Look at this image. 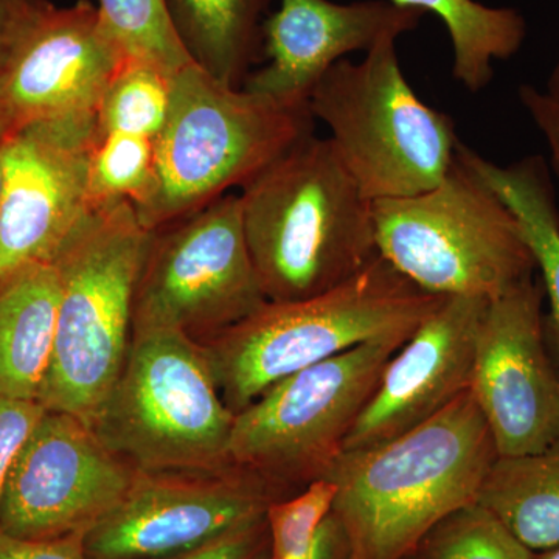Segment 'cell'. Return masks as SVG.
I'll list each match as a JSON object with an SVG mask.
<instances>
[{
	"instance_id": "21",
	"label": "cell",
	"mask_w": 559,
	"mask_h": 559,
	"mask_svg": "<svg viewBox=\"0 0 559 559\" xmlns=\"http://www.w3.org/2000/svg\"><path fill=\"white\" fill-rule=\"evenodd\" d=\"M477 503L539 554L559 547V444L536 454L498 457Z\"/></svg>"
},
{
	"instance_id": "11",
	"label": "cell",
	"mask_w": 559,
	"mask_h": 559,
	"mask_svg": "<svg viewBox=\"0 0 559 559\" xmlns=\"http://www.w3.org/2000/svg\"><path fill=\"white\" fill-rule=\"evenodd\" d=\"M97 116L38 121L2 140L0 285L53 263L90 216V162Z\"/></svg>"
},
{
	"instance_id": "2",
	"label": "cell",
	"mask_w": 559,
	"mask_h": 559,
	"mask_svg": "<svg viewBox=\"0 0 559 559\" xmlns=\"http://www.w3.org/2000/svg\"><path fill=\"white\" fill-rule=\"evenodd\" d=\"M241 190L246 242L270 301L337 288L380 255L373 201L330 139L305 135Z\"/></svg>"
},
{
	"instance_id": "5",
	"label": "cell",
	"mask_w": 559,
	"mask_h": 559,
	"mask_svg": "<svg viewBox=\"0 0 559 559\" xmlns=\"http://www.w3.org/2000/svg\"><path fill=\"white\" fill-rule=\"evenodd\" d=\"M128 200L90 213L53 261L60 280L57 337L39 403L91 426L116 384L132 337L135 288L148 250Z\"/></svg>"
},
{
	"instance_id": "24",
	"label": "cell",
	"mask_w": 559,
	"mask_h": 559,
	"mask_svg": "<svg viewBox=\"0 0 559 559\" xmlns=\"http://www.w3.org/2000/svg\"><path fill=\"white\" fill-rule=\"evenodd\" d=\"M97 9L128 58L173 76L194 64L176 35L165 0H97Z\"/></svg>"
},
{
	"instance_id": "29",
	"label": "cell",
	"mask_w": 559,
	"mask_h": 559,
	"mask_svg": "<svg viewBox=\"0 0 559 559\" xmlns=\"http://www.w3.org/2000/svg\"><path fill=\"white\" fill-rule=\"evenodd\" d=\"M267 546L266 518H261L194 549L159 559H259Z\"/></svg>"
},
{
	"instance_id": "7",
	"label": "cell",
	"mask_w": 559,
	"mask_h": 559,
	"mask_svg": "<svg viewBox=\"0 0 559 559\" xmlns=\"http://www.w3.org/2000/svg\"><path fill=\"white\" fill-rule=\"evenodd\" d=\"M373 219L382 259L433 296L492 300L535 275L516 216L459 151L439 186L374 201Z\"/></svg>"
},
{
	"instance_id": "37",
	"label": "cell",
	"mask_w": 559,
	"mask_h": 559,
	"mask_svg": "<svg viewBox=\"0 0 559 559\" xmlns=\"http://www.w3.org/2000/svg\"><path fill=\"white\" fill-rule=\"evenodd\" d=\"M406 559H418V557H417V555H412V557L406 558Z\"/></svg>"
},
{
	"instance_id": "3",
	"label": "cell",
	"mask_w": 559,
	"mask_h": 559,
	"mask_svg": "<svg viewBox=\"0 0 559 559\" xmlns=\"http://www.w3.org/2000/svg\"><path fill=\"white\" fill-rule=\"evenodd\" d=\"M444 299L378 255L337 288L310 299L266 301L201 345L221 399L237 415L297 371L369 342H406Z\"/></svg>"
},
{
	"instance_id": "27",
	"label": "cell",
	"mask_w": 559,
	"mask_h": 559,
	"mask_svg": "<svg viewBox=\"0 0 559 559\" xmlns=\"http://www.w3.org/2000/svg\"><path fill=\"white\" fill-rule=\"evenodd\" d=\"M337 488L329 477L312 480L293 499L267 507L270 559H310L323 522L333 513Z\"/></svg>"
},
{
	"instance_id": "8",
	"label": "cell",
	"mask_w": 559,
	"mask_h": 559,
	"mask_svg": "<svg viewBox=\"0 0 559 559\" xmlns=\"http://www.w3.org/2000/svg\"><path fill=\"white\" fill-rule=\"evenodd\" d=\"M396 36H384L359 64L337 61L312 91L310 110L364 197L396 200L439 186L460 140L448 114L430 108L401 70Z\"/></svg>"
},
{
	"instance_id": "36",
	"label": "cell",
	"mask_w": 559,
	"mask_h": 559,
	"mask_svg": "<svg viewBox=\"0 0 559 559\" xmlns=\"http://www.w3.org/2000/svg\"><path fill=\"white\" fill-rule=\"evenodd\" d=\"M2 140L3 132L0 130V190H2Z\"/></svg>"
},
{
	"instance_id": "19",
	"label": "cell",
	"mask_w": 559,
	"mask_h": 559,
	"mask_svg": "<svg viewBox=\"0 0 559 559\" xmlns=\"http://www.w3.org/2000/svg\"><path fill=\"white\" fill-rule=\"evenodd\" d=\"M462 159L491 187L520 223L540 274L550 312L544 316L547 348L559 370V212L543 157L499 167L459 143Z\"/></svg>"
},
{
	"instance_id": "26",
	"label": "cell",
	"mask_w": 559,
	"mask_h": 559,
	"mask_svg": "<svg viewBox=\"0 0 559 559\" xmlns=\"http://www.w3.org/2000/svg\"><path fill=\"white\" fill-rule=\"evenodd\" d=\"M154 140L124 132H100L90 162V197L94 207L110 201L138 204L150 190Z\"/></svg>"
},
{
	"instance_id": "35",
	"label": "cell",
	"mask_w": 559,
	"mask_h": 559,
	"mask_svg": "<svg viewBox=\"0 0 559 559\" xmlns=\"http://www.w3.org/2000/svg\"><path fill=\"white\" fill-rule=\"evenodd\" d=\"M535 559H559V547L547 551H539L535 554Z\"/></svg>"
},
{
	"instance_id": "20",
	"label": "cell",
	"mask_w": 559,
	"mask_h": 559,
	"mask_svg": "<svg viewBox=\"0 0 559 559\" xmlns=\"http://www.w3.org/2000/svg\"><path fill=\"white\" fill-rule=\"evenodd\" d=\"M191 61L213 79L242 87L263 51L261 16L271 0H165Z\"/></svg>"
},
{
	"instance_id": "1",
	"label": "cell",
	"mask_w": 559,
	"mask_h": 559,
	"mask_svg": "<svg viewBox=\"0 0 559 559\" xmlns=\"http://www.w3.org/2000/svg\"><path fill=\"white\" fill-rule=\"evenodd\" d=\"M499 457L473 392L418 428L345 451L325 477L336 485L334 516L349 559H406L430 530L476 503Z\"/></svg>"
},
{
	"instance_id": "18",
	"label": "cell",
	"mask_w": 559,
	"mask_h": 559,
	"mask_svg": "<svg viewBox=\"0 0 559 559\" xmlns=\"http://www.w3.org/2000/svg\"><path fill=\"white\" fill-rule=\"evenodd\" d=\"M60 280L33 264L0 285V399L38 401L57 337Z\"/></svg>"
},
{
	"instance_id": "17",
	"label": "cell",
	"mask_w": 559,
	"mask_h": 559,
	"mask_svg": "<svg viewBox=\"0 0 559 559\" xmlns=\"http://www.w3.org/2000/svg\"><path fill=\"white\" fill-rule=\"evenodd\" d=\"M426 13L385 0L341 3L280 0L263 22L264 68L250 73L242 90L286 108H310L312 91L352 51H369L384 36L414 31Z\"/></svg>"
},
{
	"instance_id": "16",
	"label": "cell",
	"mask_w": 559,
	"mask_h": 559,
	"mask_svg": "<svg viewBox=\"0 0 559 559\" xmlns=\"http://www.w3.org/2000/svg\"><path fill=\"white\" fill-rule=\"evenodd\" d=\"M474 296L447 297L382 370L345 441V451L396 439L447 409L471 389L477 333L488 307Z\"/></svg>"
},
{
	"instance_id": "9",
	"label": "cell",
	"mask_w": 559,
	"mask_h": 559,
	"mask_svg": "<svg viewBox=\"0 0 559 559\" xmlns=\"http://www.w3.org/2000/svg\"><path fill=\"white\" fill-rule=\"evenodd\" d=\"M404 341H378L290 374L235 415L230 462L282 489L325 477Z\"/></svg>"
},
{
	"instance_id": "22",
	"label": "cell",
	"mask_w": 559,
	"mask_h": 559,
	"mask_svg": "<svg viewBox=\"0 0 559 559\" xmlns=\"http://www.w3.org/2000/svg\"><path fill=\"white\" fill-rule=\"evenodd\" d=\"M393 5L437 14L454 47V76L477 92L492 79V61L509 60L527 33L524 17L513 9H492L476 0H390Z\"/></svg>"
},
{
	"instance_id": "10",
	"label": "cell",
	"mask_w": 559,
	"mask_h": 559,
	"mask_svg": "<svg viewBox=\"0 0 559 559\" xmlns=\"http://www.w3.org/2000/svg\"><path fill=\"white\" fill-rule=\"evenodd\" d=\"M266 301L242 229L240 194H224L151 231L132 331H178L201 344Z\"/></svg>"
},
{
	"instance_id": "4",
	"label": "cell",
	"mask_w": 559,
	"mask_h": 559,
	"mask_svg": "<svg viewBox=\"0 0 559 559\" xmlns=\"http://www.w3.org/2000/svg\"><path fill=\"white\" fill-rule=\"evenodd\" d=\"M310 108H286L190 64L173 80L170 116L154 140L150 190L134 207L154 231L242 187L311 134Z\"/></svg>"
},
{
	"instance_id": "30",
	"label": "cell",
	"mask_w": 559,
	"mask_h": 559,
	"mask_svg": "<svg viewBox=\"0 0 559 559\" xmlns=\"http://www.w3.org/2000/svg\"><path fill=\"white\" fill-rule=\"evenodd\" d=\"M50 7V0H0V70Z\"/></svg>"
},
{
	"instance_id": "15",
	"label": "cell",
	"mask_w": 559,
	"mask_h": 559,
	"mask_svg": "<svg viewBox=\"0 0 559 559\" xmlns=\"http://www.w3.org/2000/svg\"><path fill=\"white\" fill-rule=\"evenodd\" d=\"M127 58L91 0L51 5L0 70V130L97 116Z\"/></svg>"
},
{
	"instance_id": "34",
	"label": "cell",
	"mask_w": 559,
	"mask_h": 559,
	"mask_svg": "<svg viewBox=\"0 0 559 559\" xmlns=\"http://www.w3.org/2000/svg\"><path fill=\"white\" fill-rule=\"evenodd\" d=\"M547 86H549L547 94L551 95V97L559 98V61L557 68L551 72L549 84H547Z\"/></svg>"
},
{
	"instance_id": "33",
	"label": "cell",
	"mask_w": 559,
	"mask_h": 559,
	"mask_svg": "<svg viewBox=\"0 0 559 559\" xmlns=\"http://www.w3.org/2000/svg\"><path fill=\"white\" fill-rule=\"evenodd\" d=\"M259 559H270L261 555ZM310 559H349L347 538L340 520L331 513L319 530Z\"/></svg>"
},
{
	"instance_id": "13",
	"label": "cell",
	"mask_w": 559,
	"mask_h": 559,
	"mask_svg": "<svg viewBox=\"0 0 559 559\" xmlns=\"http://www.w3.org/2000/svg\"><path fill=\"white\" fill-rule=\"evenodd\" d=\"M280 489L237 466L138 471L127 496L84 536L87 559H159L202 546L266 514Z\"/></svg>"
},
{
	"instance_id": "6",
	"label": "cell",
	"mask_w": 559,
	"mask_h": 559,
	"mask_svg": "<svg viewBox=\"0 0 559 559\" xmlns=\"http://www.w3.org/2000/svg\"><path fill=\"white\" fill-rule=\"evenodd\" d=\"M234 419L200 342L178 331L139 330L91 428L142 473H197L234 466Z\"/></svg>"
},
{
	"instance_id": "31",
	"label": "cell",
	"mask_w": 559,
	"mask_h": 559,
	"mask_svg": "<svg viewBox=\"0 0 559 559\" xmlns=\"http://www.w3.org/2000/svg\"><path fill=\"white\" fill-rule=\"evenodd\" d=\"M84 536L86 533H75L64 538L33 540L0 532V559H87Z\"/></svg>"
},
{
	"instance_id": "28",
	"label": "cell",
	"mask_w": 559,
	"mask_h": 559,
	"mask_svg": "<svg viewBox=\"0 0 559 559\" xmlns=\"http://www.w3.org/2000/svg\"><path fill=\"white\" fill-rule=\"evenodd\" d=\"M46 411L38 401L0 399V500L14 457Z\"/></svg>"
},
{
	"instance_id": "25",
	"label": "cell",
	"mask_w": 559,
	"mask_h": 559,
	"mask_svg": "<svg viewBox=\"0 0 559 559\" xmlns=\"http://www.w3.org/2000/svg\"><path fill=\"white\" fill-rule=\"evenodd\" d=\"M415 555L418 559H535V551L477 502L430 530Z\"/></svg>"
},
{
	"instance_id": "12",
	"label": "cell",
	"mask_w": 559,
	"mask_h": 559,
	"mask_svg": "<svg viewBox=\"0 0 559 559\" xmlns=\"http://www.w3.org/2000/svg\"><path fill=\"white\" fill-rule=\"evenodd\" d=\"M135 474L86 421L46 411L11 465L0 532L33 540L87 533L119 506Z\"/></svg>"
},
{
	"instance_id": "14",
	"label": "cell",
	"mask_w": 559,
	"mask_h": 559,
	"mask_svg": "<svg viewBox=\"0 0 559 559\" xmlns=\"http://www.w3.org/2000/svg\"><path fill=\"white\" fill-rule=\"evenodd\" d=\"M540 278L488 301L477 333L471 392L499 457L559 444V370L544 334Z\"/></svg>"
},
{
	"instance_id": "32",
	"label": "cell",
	"mask_w": 559,
	"mask_h": 559,
	"mask_svg": "<svg viewBox=\"0 0 559 559\" xmlns=\"http://www.w3.org/2000/svg\"><path fill=\"white\" fill-rule=\"evenodd\" d=\"M520 98L538 130L543 132L549 145L551 167L559 176V98L528 84L521 86Z\"/></svg>"
},
{
	"instance_id": "23",
	"label": "cell",
	"mask_w": 559,
	"mask_h": 559,
	"mask_svg": "<svg viewBox=\"0 0 559 559\" xmlns=\"http://www.w3.org/2000/svg\"><path fill=\"white\" fill-rule=\"evenodd\" d=\"M173 80L157 66L127 58L103 95L98 131L156 140L170 116Z\"/></svg>"
}]
</instances>
